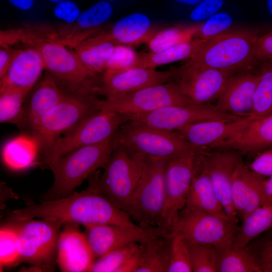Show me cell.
I'll list each match as a JSON object with an SVG mask.
<instances>
[{"label": "cell", "instance_id": "6da1fadb", "mask_svg": "<svg viewBox=\"0 0 272 272\" xmlns=\"http://www.w3.org/2000/svg\"><path fill=\"white\" fill-rule=\"evenodd\" d=\"M88 179L89 184L84 190L39 203L26 199V206L11 211L8 218L18 222L39 218L61 226L105 224L133 229L140 228L126 212L99 191L96 185L95 172Z\"/></svg>", "mask_w": 272, "mask_h": 272}, {"label": "cell", "instance_id": "7a4b0ae2", "mask_svg": "<svg viewBox=\"0 0 272 272\" xmlns=\"http://www.w3.org/2000/svg\"><path fill=\"white\" fill-rule=\"evenodd\" d=\"M113 150L111 138L80 147L58 158L49 167L54 180L44 198L58 199L71 194L85 179L100 168H104Z\"/></svg>", "mask_w": 272, "mask_h": 272}, {"label": "cell", "instance_id": "3957f363", "mask_svg": "<svg viewBox=\"0 0 272 272\" xmlns=\"http://www.w3.org/2000/svg\"><path fill=\"white\" fill-rule=\"evenodd\" d=\"M258 31L240 29L204 40L189 59L198 64L234 74L255 59L254 46Z\"/></svg>", "mask_w": 272, "mask_h": 272}, {"label": "cell", "instance_id": "277c9868", "mask_svg": "<svg viewBox=\"0 0 272 272\" xmlns=\"http://www.w3.org/2000/svg\"><path fill=\"white\" fill-rule=\"evenodd\" d=\"M113 147L119 146L142 158L171 159L196 149L177 131L163 130L129 120L112 137Z\"/></svg>", "mask_w": 272, "mask_h": 272}, {"label": "cell", "instance_id": "5b68a950", "mask_svg": "<svg viewBox=\"0 0 272 272\" xmlns=\"http://www.w3.org/2000/svg\"><path fill=\"white\" fill-rule=\"evenodd\" d=\"M170 159L145 158L141 177L126 211L142 229L163 232L165 175Z\"/></svg>", "mask_w": 272, "mask_h": 272}, {"label": "cell", "instance_id": "8992f818", "mask_svg": "<svg viewBox=\"0 0 272 272\" xmlns=\"http://www.w3.org/2000/svg\"><path fill=\"white\" fill-rule=\"evenodd\" d=\"M128 121L126 114L100 110L57 139L43 156L42 163L49 168L58 158L75 149L110 139L119 126Z\"/></svg>", "mask_w": 272, "mask_h": 272}, {"label": "cell", "instance_id": "52a82bcc", "mask_svg": "<svg viewBox=\"0 0 272 272\" xmlns=\"http://www.w3.org/2000/svg\"><path fill=\"white\" fill-rule=\"evenodd\" d=\"M99 100L87 93L68 94L44 115L30 131L43 156L55 141L88 116L99 111Z\"/></svg>", "mask_w": 272, "mask_h": 272}, {"label": "cell", "instance_id": "ba28073f", "mask_svg": "<svg viewBox=\"0 0 272 272\" xmlns=\"http://www.w3.org/2000/svg\"><path fill=\"white\" fill-rule=\"evenodd\" d=\"M145 158L134 156L119 146L113 147L103 174L96 172L99 191L126 212L141 177Z\"/></svg>", "mask_w": 272, "mask_h": 272}, {"label": "cell", "instance_id": "9c48e42d", "mask_svg": "<svg viewBox=\"0 0 272 272\" xmlns=\"http://www.w3.org/2000/svg\"><path fill=\"white\" fill-rule=\"evenodd\" d=\"M22 43L35 48L41 56L45 70L72 91L79 90L93 76L74 49L60 42L29 30Z\"/></svg>", "mask_w": 272, "mask_h": 272}, {"label": "cell", "instance_id": "30bf717a", "mask_svg": "<svg viewBox=\"0 0 272 272\" xmlns=\"http://www.w3.org/2000/svg\"><path fill=\"white\" fill-rule=\"evenodd\" d=\"M201 158V150L196 148L171 158L168 162L161 231L170 237L178 214L185 206L187 194L200 165Z\"/></svg>", "mask_w": 272, "mask_h": 272}, {"label": "cell", "instance_id": "8fae6325", "mask_svg": "<svg viewBox=\"0 0 272 272\" xmlns=\"http://www.w3.org/2000/svg\"><path fill=\"white\" fill-rule=\"evenodd\" d=\"M239 227L230 219L184 207L179 213L171 237L181 235L186 240L210 244L217 249L234 244Z\"/></svg>", "mask_w": 272, "mask_h": 272}, {"label": "cell", "instance_id": "7c38bea8", "mask_svg": "<svg viewBox=\"0 0 272 272\" xmlns=\"http://www.w3.org/2000/svg\"><path fill=\"white\" fill-rule=\"evenodd\" d=\"M190 105L175 80L150 86L114 100H99L100 110L127 115L149 113L170 106Z\"/></svg>", "mask_w": 272, "mask_h": 272}, {"label": "cell", "instance_id": "4fadbf2b", "mask_svg": "<svg viewBox=\"0 0 272 272\" xmlns=\"http://www.w3.org/2000/svg\"><path fill=\"white\" fill-rule=\"evenodd\" d=\"M15 223L21 261L50 269L57 252L61 225L44 219Z\"/></svg>", "mask_w": 272, "mask_h": 272}, {"label": "cell", "instance_id": "5bb4252c", "mask_svg": "<svg viewBox=\"0 0 272 272\" xmlns=\"http://www.w3.org/2000/svg\"><path fill=\"white\" fill-rule=\"evenodd\" d=\"M128 117L129 120L169 131H177L187 125L199 122L215 120L232 121L243 117L224 112L211 104L170 106L151 113Z\"/></svg>", "mask_w": 272, "mask_h": 272}, {"label": "cell", "instance_id": "9a60e30c", "mask_svg": "<svg viewBox=\"0 0 272 272\" xmlns=\"http://www.w3.org/2000/svg\"><path fill=\"white\" fill-rule=\"evenodd\" d=\"M231 75L189 59L177 68L174 80L191 104L201 105L210 104L217 100Z\"/></svg>", "mask_w": 272, "mask_h": 272}, {"label": "cell", "instance_id": "2e32d148", "mask_svg": "<svg viewBox=\"0 0 272 272\" xmlns=\"http://www.w3.org/2000/svg\"><path fill=\"white\" fill-rule=\"evenodd\" d=\"M177 68L165 71L133 67L120 71H104L101 85L92 91L114 100L143 88L174 80Z\"/></svg>", "mask_w": 272, "mask_h": 272}, {"label": "cell", "instance_id": "e0dca14e", "mask_svg": "<svg viewBox=\"0 0 272 272\" xmlns=\"http://www.w3.org/2000/svg\"><path fill=\"white\" fill-rule=\"evenodd\" d=\"M202 164L210 178L217 195L228 217L238 223L231 197L233 175L242 161V154L231 149H202Z\"/></svg>", "mask_w": 272, "mask_h": 272}, {"label": "cell", "instance_id": "ac0fdd59", "mask_svg": "<svg viewBox=\"0 0 272 272\" xmlns=\"http://www.w3.org/2000/svg\"><path fill=\"white\" fill-rule=\"evenodd\" d=\"M84 226V233L96 259L131 243H144L154 234L161 233L105 224Z\"/></svg>", "mask_w": 272, "mask_h": 272}, {"label": "cell", "instance_id": "d6986e66", "mask_svg": "<svg viewBox=\"0 0 272 272\" xmlns=\"http://www.w3.org/2000/svg\"><path fill=\"white\" fill-rule=\"evenodd\" d=\"M255 119L247 116L232 121H206L187 125L176 131L195 148L208 149L238 135Z\"/></svg>", "mask_w": 272, "mask_h": 272}, {"label": "cell", "instance_id": "ffe728a7", "mask_svg": "<svg viewBox=\"0 0 272 272\" xmlns=\"http://www.w3.org/2000/svg\"><path fill=\"white\" fill-rule=\"evenodd\" d=\"M259 74L241 72L231 75L216 100L219 109L239 117L250 116Z\"/></svg>", "mask_w": 272, "mask_h": 272}, {"label": "cell", "instance_id": "44dd1931", "mask_svg": "<svg viewBox=\"0 0 272 272\" xmlns=\"http://www.w3.org/2000/svg\"><path fill=\"white\" fill-rule=\"evenodd\" d=\"M77 225H64L58 237L57 262L62 271H90L96 259L84 233Z\"/></svg>", "mask_w": 272, "mask_h": 272}, {"label": "cell", "instance_id": "7402d4cb", "mask_svg": "<svg viewBox=\"0 0 272 272\" xmlns=\"http://www.w3.org/2000/svg\"><path fill=\"white\" fill-rule=\"evenodd\" d=\"M266 179L241 161L236 166L232 177L231 197L238 218L244 219L261 206Z\"/></svg>", "mask_w": 272, "mask_h": 272}, {"label": "cell", "instance_id": "603a6c76", "mask_svg": "<svg viewBox=\"0 0 272 272\" xmlns=\"http://www.w3.org/2000/svg\"><path fill=\"white\" fill-rule=\"evenodd\" d=\"M17 126L29 132L41 117L58 104L66 95L56 80L49 74L45 75L30 91Z\"/></svg>", "mask_w": 272, "mask_h": 272}, {"label": "cell", "instance_id": "cb8c5ba5", "mask_svg": "<svg viewBox=\"0 0 272 272\" xmlns=\"http://www.w3.org/2000/svg\"><path fill=\"white\" fill-rule=\"evenodd\" d=\"M44 70L42 59L35 48L19 49L8 71L0 79V91L14 88L29 93Z\"/></svg>", "mask_w": 272, "mask_h": 272}, {"label": "cell", "instance_id": "d4e9b609", "mask_svg": "<svg viewBox=\"0 0 272 272\" xmlns=\"http://www.w3.org/2000/svg\"><path fill=\"white\" fill-rule=\"evenodd\" d=\"M272 148V114L255 119L235 137L216 144L210 149H226L237 151L242 155L258 154Z\"/></svg>", "mask_w": 272, "mask_h": 272}, {"label": "cell", "instance_id": "484cf974", "mask_svg": "<svg viewBox=\"0 0 272 272\" xmlns=\"http://www.w3.org/2000/svg\"><path fill=\"white\" fill-rule=\"evenodd\" d=\"M4 164L13 171H22L39 163L41 154L40 144L30 133H22L15 137L4 145L2 150Z\"/></svg>", "mask_w": 272, "mask_h": 272}, {"label": "cell", "instance_id": "4316f807", "mask_svg": "<svg viewBox=\"0 0 272 272\" xmlns=\"http://www.w3.org/2000/svg\"><path fill=\"white\" fill-rule=\"evenodd\" d=\"M157 31L146 14L134 12L119 19L107 33L117 44L131 47L147 43Z\"/></svg>", "mask_w": 272, "mask_h": 272}, {"label": "cell", "instance_id": "83f0119b", "mask_svg": "<svg viewBox=\"0 0 272 272\" xmlns=\"http://www.w3.org/2000/svg\"><path fill=\"white\" fill-rule=\"evenodd\" d=\"M185 207L230 219L217 195L201 159L191 182Z\"/></svg>", "mask_w": 272, "mask_h": 272}, {"label": "cell", "instance_id": "f1b7e54d", "mask_svg": "<svg viewBox=\"0 0 272 272\" xmlns=\"http://www.w3.org/2000/svg\"><path fill=\"white\" fill-rule=\"evenodd\" d=\"M117 45L107 32H98L78 43L72 48L94 76L104 71L106 62Z\"/></svg>", "mask_w": 272, "mask_h": 272}, {"label": "cell", "instance_id": "f546056e", "mask_svg": "<svg viewBox=\"0 0 272 272\" xmlns=\"http://www.w3.org/2000/svg\"><path fill=\"white\" fill-rule=\"evenodd\" d=\"M172 237L161 233L140 244V261L136 272H168Z\"/></svg>", "mask_w": 272, "mask_h": 272}, {"label": "cell", "instance_id": "4dcf8cb0", "mask_svg": "<svg viewBox=\"0 0 272 272\" xmlns=\"http://www.w3.org/2000/svg\"><path fill=\"white\" fill-rule=\"evenodd\" d=\"M217 250L218 272H261L257 255L247 246L233 244Z\"/></svg>", "mask_w": 272, "mask_h": 272}, {"label": "cell", "instance_id": "1f68e13d", "mask_svg": "<svg viewBox=\"0 0 272 272\" xmlns=\"http://www.w3.org/2000/svg\"><path fill=\"white\" fill-rule=\"evenodd\" d=\"M233 245L244 247L264 232L272 228V202L261 205L242 220Z\"/></svg>", "mask_w": 272, "mask_h": 272}, {"label": "cell", "instance_id": "d6a6232c", "mask_svg": "<svg viewBox=\"0 0 272 272\" xmlns=\"http://www.w3.org/2000/svg\"><path fill=\"white\" fill-rule=\"evenodd\" d=\"M203 40L196 38L160 52L139 54L137 63L133 67L155 69L160 66L190 58Z\"/></svg>", "mask_w": 272, "mask_h": 272}, {"label": "cell", "instance_id": "836d02e7", "mask_svg": "<svg viewBox=\"0 0 272 272\" xmlns=\"http://www.w3.org/2000/svg\"><path fill=\"white\" fill-rule=\"evenodd\" d=\"M200 26H175L158 30L146 43L149 52H160L192 40L197 36Z\"/></svg>", "mask_w": 272, "mask_h": 272}, {"label": "cell", "instance_id": "e575fe53", "mask_svg": "<svg viewBox=\"0 0 272 272\" xmlns=\"http://www.w3.org/2000/svg\"><path fill=\"white\" fill-rule=\"evenodd\" d=\"M250 116L256 119L272 114V59L267 60L261 67Z\"/></svg>", "mask_w": 272, "mask_h": 272}, {"label": "cell", "instance_id": "d590c367", "mask_svg": "<svg viewBox=\"0 0 272 272\" xmlns=\"http://www.w3.org/2000/svg\"><path fill=\"white\" fill-rule=\"evenodd\" d=\"M29 93L9 88L0 91V122L18 124Z\"/></svg>", "mask_w": 272, "mask_h": 272}, {"label": "cell", "instance_id": "8d00e7d4", "mask_svg": "<svg viewBox=\"0 0 272 272\" xmlns=\"http://www.w3.org/2000/svg\"><path fill=\"white\" fill-rule=\"evenodd\" d=\"M186 241L192 272H218V251L214 245Z\"/></svg>", "mask_w": 272, "mask_h": 272}, {"label": "cell", "instance_id": "74e56055", "mask_svg": "<svg viewBox=\"0 0 272 272\" xmlns=\"http://www.w3.org/2000/svg\"><path fill=\"white\" fill-rule=\"evenodd\" d=\"M139 243H133L96 259L90 271L118 272L119 268L140 249Z\"/></svg>", "mask_w": 272, "mask_h": 272}, {"label": "cell", "instance_id": "f35d334b", "mask_svg": "<svg viewBox=\"0 0 272 272\" xmlns=\"http://www.w3.org/2000/svg\"><path fill=\"white\" fill-rule=\"evenodd\" d=\"M21 261L18 232L15 224L1 227L0 266L13 265Z\"/></svg>", "mask_w": 272, "mask_h": 272}, {"label": "cell", "instance_id": "ab89813d", "mask_svg": "<svg viewBox=\"0 0 272 272\" xmlns=\"http://www.w3.org/2000/svg\"><path fill=\"white\" fill-rule=\"evenodd\" d=\"M168 272H192L187 242L181 235L172 236Z\"/></svg>", "mask_w": 272, "mask_h": 272}, {"label": "cell", "instance_id": "60d3db41", "mask_svg": "<svg viewBox=\"0 0 272 272\" xmlns=\"http://www.w3.org/2000/svg\"><path fill=\"white\" fill-rule=\"evenodd\" d=\"M139 56V54L131 46L118 44L108 58L104 71H120L133 68Z\"/></svg>", "mask_w": 272, "mask_h": 272}, {"label": "cell", "instance_id": "b9f144b4", "mask_svg": "<svg viewBox=\"0 0 272 272\" xmlns=\"http://www.w3.org/2000/svg\"><path fill=\"white\" fill-rule=\"evenodd\" d=\"M233 23L232 17L225 12L217 13L200 24L197 38L208 40L228 30Z\"/></svg>", "mask_w": 272, "mask_h": 272}, {"label": "cell", "instance_id": "7bdbcfd3", "mask_svg": "<svg viewBox=\"0 0 272 272\" xmlns=\"http://www.w3.org/2000/svg\"><path fill=\"white\" fill-rule=\"evenodd\" d=\"M223 5V0H202L190 12V19L193 22L206 20L217 13Z\"/></svg>", "mask_w": 272, "mask_h": 272}, {"label": "cell", "instance_id": "ee69618b", "mask_svg": "<svg viewBox=\"0 0 272 272\" xmlns=\"http://www.w3.org/2000/svg\"><path fill=\"white\" fill-rule=\"evenodd\" d=\"M53 12L57 19L68 24L74 23L81 13L78 6L69 0H63L57 3Z\"/></svg>", "mask_w": 272, "mask_h": 272}, {"label": "cell", "instance_id": "f6af8a7d", "mask_svg": "<svg viewBox=\"0 0 272 272\" xmlns=\"http://www.w3.org/2000/svg\"><path fill=\"white\" fill-rule=\"evenodd\" d=\"M249 167L253 171L264 176H272V148L257 154Z\"/></svg>", "mask_w": 272, "mask_h": 272}, {"label": "cell", "instance_id": "bcb514c9", "mask_svg": "<svg viewBox=\"0 0 272 272\" xmlns=\"http://www.w3.org/2000/svg\"><path fill=\"white\" fill-rule=\"evenodd\" d=\"M254 55L255 59H272V31L257 37L254 46Z\"/></svg>", "mask_w": 272, "mask_h": 272}, {"label": "cell", "instance_id": "7dc6e473", "mask_svg": "<svg viewBox=\"0 0 272 272\" xmlns=\"http://www.w3.org/2000/svg\"><path fill=\"white\" fill-rule=\"evenodd\" d=\"M19 50L13 48L11 46L1 45L0 79L2 78L8 71Z\"/></svg>", "mask_w": 272, "mask_h": 272}, {"label": "cell", "instance_id": "c3c4849f", "mask_svg": "<svg viewBox=\"0 0 272 272\" xmlns=\"http://www.w3.org/2000/svg\"><path fill=\"white\" fill-rule=\"evenodd\" d=\"M257 257L261 272H272V241L263 247Z\"/></svg>", "mask_w": 272, "mask_h": 272}, {"label": "cell", "instance_id": "681fc988", "mask_svg": "<svg viewBox=\"0 0 272 272\" xmlns=\"http://www.w3.org/2000/svg\"><path fill=\"white\" fill-rule=\"evenodd\" d=\"M272 202V176L266 179L262 198L261 205H265Z\"/></svg>", "mask_w": 272, "mask_h": 272}, {"label": "cell", "instance_id": "f907efd6", "mask_svg": "<svg viewBox=\"0 0 272 272\" xmlns=\"http://www.w3.org/2000/svg\"><path fill=\"white\" fill-rule=\"evenodd\" d=\"M9 2L16 8L27 11L31 9L34 4V0H8Z\"/></svg>", "mask_w": 272, "mask_h": 272}, {"label": "cell", "instance_id": "816d5d0a", "mask_svg": "<svg viewBox=\"0 0 272 272\" xmlns=\"http://www.w3.org/2000/svg\"><path fill=\"white\" fill-rule=\"evenodd\" d=\"M176 3L188 6L197 5L202 0H173Z\"/></svg>", "mask_w": 272, "mask_h": 272}, {"label": "cell", "instance_id": "f5cc1de1", "mask_svg": "<svg viewBox=\"0 0 272 272\" xmlns=\"http://www.w3.org/2000/svg\"><path fill=\"white\" fill-rule=\"evenodd\" d=\"M266 1L269 12L272 16V0H266Z\"/></svg>", "mask_w": 272, "mask_h": 272}, {"label": "cell", "instance_id": "db71d44e", "mask_svg": "<svg viewBox=\"0 0 272 272\" xmlns=\"http://www.w3.org/2000/svg\"><path fill=\"white\" fill-rule=\"evenodd\" d=\"M51 2H52V3H58L62 1H63V0H48Z\"/></svg>", "mask_w": 272, "mask_h": 272}]
</instances>
